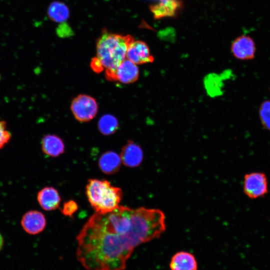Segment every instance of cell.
<instances>
[{
    "label": "cell",
    "instance_id": "23",
    "mask_svg": "<svg viewBox=\"0 0 270 270\" xmlns=\"http://www.w3.org/2000/svg\"><path fill=\"white\" fill-rule=\"evenodd\" d=\"M90 65L92 69L96 72H100L104 70L102 64L96 57L92 58Z\"/></svg>",
    "mask_w": 270,
    "mask_h": 270
},
{
    "label": "cell",
    "instance_id": "14",
    "mask_svg": "<svg viewBox=\"0 0 270 270\" xmlns=\"http://www.w3.org/2000/svg\"><path fill=\"white\" fill-rule=\"evenodd\" d=\"M41 144L43 152L52 157L58 156L64 150L63 140L55 134H48L44 136L42 140Z\"/></svg>",
    "mask_w": 270,
    "mask_h": 270
},
{
    "label": "cell",
    "instance_id": "19",
    "mask_svg": "<svg viewBox=\"0 0 270 270\" xmlns=\"http://www.w3.org/2000/svg\"><path fill=\"white\" fill-rule=\"evenodd\" d=\"M204 84L208 92L212 95H216L220 92V81L216 75L208 76L205 80Z\"/></svg>",
    "mask_w": 270,
    "mask_h": 270
},
{
    "label": "cell",
    "instance_id": "5",
    "mask_svg": "<svg viewBox=\"0 0 270 270\" xmlns=\"http://www.w3.org/2000/svg\"><path fill=\"white\" fill-rule=\"evenodd\" d=\"M245 194L251 199H256L265 196L268 192V180L266 174L261 172L246 174L243 183Z\"/></svg>",
    "mask_w": 270,
    "mask_h": 270
},
{
    "label": "cell",
    "instance_id": "4",
    "mask_svg": "<svg viewBox=\"0 0 270 270\" xmlns=\"http://www.w3.org/2000/svg\"><path fill=\"white\" fill-rule=\"evenodd\" d=\"M70 109L77 120L82 122H88L96 115L98 104L94 98L87 94H80L72 100Z\"/></svg>",
    "mask_w": 270,
    "mask_h": 270
},
{
    "label": "cell",
    "instance_id": "12",
    "mask_svg": "<svg viewBox=\"0 0 270 270\" xmlns=\"http://www.w3.org/2000/svg\"><path fill=\"white\" fill-rule=\"evenodd\" d=\"M40 206L45 210H53L59 207L60 198L58 191L53 187L47 186L40 190L37 194Z\"/></svg>",
    "mask_w": 270,
    "mask_h": 270
},
{
    "label": "cell",
    "instance_id": "15",
    "mask_svg": "<svg viewBox=\"0 0 270 270\" xmlns=\"http://www.w3.org/2000/svg\"><path fill=\"white\" fill-rule=\"evenodd\" d=\"M121 163L120 156L112 151L104 153L98 160V165L100 170L108 174L116 172L120 168Z\"/></svg>",
    "mask_w": 270,
    "mask_h": 270
},
{
    "label": "cell",
    "instance_id": "6",
    "mask_svg": "<svg viewBox=\"0 0 270 270\" xmlns=\"http://www.w3.org/2000/svg\"><path fill=\"white\" fill-rule=\"evenodd\" d=\"M139 77V70L136 64L126 58L106 79L130 84L136 81Z\"/></svg>",
    "mask_w": 270,
    "mask_h": 270
},
{
    "label": "cell",
    "instance_id": "1",
    "mask_svg": "<svg viewBox=\"0 0 270 270\" xmlns=\"http://www.w3.org/2000/svg\"><path fill=\"white\" fill-rule=\"evenodd\" d=\"M166 229V216L157 208L120 206L96 212L76 236V258L87 270H124L137 246L158 238Z\"/></svg>",
    "mask_w": 270,
    "mask_h": 270
},
{
    "label": "cell",
    "instance_id": "11",
    "mask_svg": "<svg viewBox=\"0 0 270 270\" xmlns=\"http://www.w3.org/2000/svg\"><path fill=\"white\" fill-rule=\"evenodd\" d=\"M182 5L180 0H158L150 9L154 17L158 19L176 16Z\"/></svg>",
    "mask_w": 270,
    "mask_h": 270
},
{
    "label": "cell",
    "instance_id": "24",
    "mask_svg": "<svg viewBox=\"0 0 270 270\" xmlns=\"http://www.w3.org/2000/svg\"><path fill=\"white\" fill-rule=\"evenodd\" d=\"M3 245H4V239L2 234H0V251L2 250L3 246Z\"/></svg>",
    "mask_w": 270,
    "mask_h": 270
},
{
    "label": "cell",
    "instance_id": "9",
    "mask_svg": "<svg viewBox=\"0 0 270 270\" xmlns=\"http://www.w3.org/2000/svg\"><path fill=\"white\" fill-rule=\"evenodd\" d=\"M20 224L26 232L30 234L41 232L46 226L44 215L38 210H30L22 216Z\"/></svg>",
    "mask_w": 270,
    "mask_h": 270
},
{
    "label": "cell",
    "instance_id": "16",
    "mask_svg": "<svg viewBox=\"0 0 270 270\" xmlns=\"http://www.w3.org/2000/svg\"><path fill=\"white\" fill-rule=\"evenodd\" d=\"M68 7L64 3L54 2L49 6L48 15L50 18L57 22H64L69 17Z\"/></svg>",
    "mask_w": 270,
    "mask_h": 270
},
{
    "label": "cell",
    "instance_id": "7",
    "mask_svg": "<svg viewBox=\"0 0 270 270\" xmlns=\"http://www.w3.org/2000/svg\"><path fill=\"white\" fill-rule=\"evenodd\" d=\"M231 50L232 55L240 60H252L255 56L256 48L252 38L246 35L236 38L232 42Z\"/></svg>",
    "mask_w": 270,
    "mask_h": 270
},
{
    "label": "cell",
    "instance_id": "2",
    "mask_svg": "<svg viewBox=\"0 0 270 270\" xmlns=\"http://www.w3.org/2000/svg\"><path fill=\"white\" fill-rule=\"evenodd\" d=\"M134 41L130 35L104 32L96 42V58L106 69L107 78L126 58L127 50Z\"/></svg>",
    "mask_w": 270,
    "mask_h": 270
},
{
    "label": "cell",
    "instance_id": "22",
    "mask_svg": "<svg viewBox=\"0 0 270 270\" xmlns=\"http://www.w3.org/2000/svg\"><path fill=\"white\" fill-rule=\"evenodd\" d=\"M57 34L60 37L71 36L72 31L68 26L64 22L58 26L56 30Z\"/></svg>",
    "mask_w": 270,
    "mask_h": 270
},
{
    "label": "cell",
    "instance_id": "21",
    "mask_svg": "<svg viewBox=\"0 0 270 270\" xmlns=\"http://www.w3.org/2000/svg\"><path fill=\"white\" fill-rule=\"evenodd\" d=\"M78 208V206L76 202L70 200L64 202L60 210L64 215L71 216L76 212Z\"/></svg>",
    "mask_w": 270,
    "mask_h": 270
},
{
    "label": "cell",
    "instance_id": "17",
    "mask_svg": "<svg viewBox=\"0 0 270 270\" xmlns=\"http://www.w3.org/2000/svg\"><path fill=\"white\" fill-rule=\"evenodd\" d=\"M118 128V122L116 118L110 114L102 116L98 122L100 132L105 136L114 133Z\"/></svg>",
    "mask_w": 270,
    "mask_h": 270
},
{
    "label": "cell",
    "instance_id": "13",
    "mask_svg": "<svg viewBox=\"0 0 270 270\" xmlns=\"http://www.w3.org/2000/svg\"><path fill=\"white\" fill-rule=\"evenodd\" d=\"M170 267L171 270H197L198 262L192 254L180 251L172 256Z\"/></svg>",
    "mask_w": 270,
    "mask_h": 270
},
{
    "label": "cell",
    "instance_id": "10",
    "mask_svg": "<svg viewBox=\"0 0 270 270\" xmlns=\"http://www.w3.org/2000/svg\"><path fill=\"white\" fill-rule=\"evenodd\" d=\"M122 162L126 166L136 168L139 166L144 158L140 146L132 140H128L122 147L120 154Z\"/></svg>",
    "mask_w": 270,
    "mask_h": 270
},
{
    "label": "cell",
    "instance_id": "18",
    "mask_svg": "<svg viewBox=\"0 0 270 270\" xmlns=\"http://www.w3.org/2000/svg\"><path fill=\"white\" fill-rule=\"evenodd\" d=\"M259 114L264 127L270 132V100H266L261 104Z\"/></svg>",
    "mask_w": 270,
    "mask_h": 270
},
{
    "label": "cell",
    "instance_id": "20",
    "mask_svg": "<svg viewBox=\"0 0 270 270\" xmlns=\"http://www.w3.org/2000/svg\"><path fill=\"white\" fill-rule=\"evenodd\" d=\"M11 138L12 134L8 129L6 122L0 120V150L8 143Z\"/></svg>",
    "mask_w": 270,
    "mask_h": 270
},
{
    "label": "cell",
    "instance_id": "8",
    "mask_svg": "<svg viewBox=\"0 0 270 270\" xmlns=\"http://www.w3.org/2000/svg\"><path fill=\"white\" fill-rule=\"evenodd\" d=\"M126 58L136 65L152 63L154 60L148 46L142 40H134L130 44Z\"/></svg>",
    "mask_w": 270,
    "mask_h": 270
},
{
    "label": "cell",
    "instance_id": "3",
    "mask_svg": "<svg viewBox=\"0 0 270 270\" xmlns=\"http://www.w3.org/2000/svg\"><path fill=\"white\" fill-rule=\"evenodd\" d=\"M86 194L92 208L100 214H106L118 208L122 197L121 188L105 180H88Z\"/></svg>",
    "mask_w": 270,
    "mask_h": 270
}]
</instances>
